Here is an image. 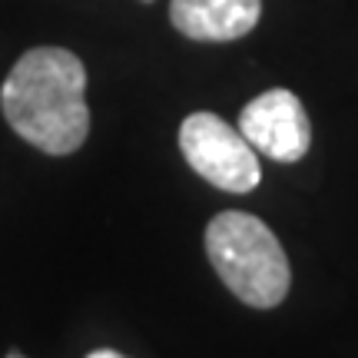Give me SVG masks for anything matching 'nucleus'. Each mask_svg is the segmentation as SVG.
I'll return each instance as SVG.
<instances>
[{
  "label": "nucleus",
  "mask_w": 358,
  "mask_h": 358,
  "mask_svg": "<svg viewBox=\"0 0 358 358\" xmlns=\"http://www.w3.org/2000/svg\"><path fill=\"white\" fill-rule=\"evenodd\" d=\"M239 133L256 153L275 163H299L312 146V127L302 100L292 90H266L239 113Z\"/></svg>",
  "instance_id": "nucleus-4"
},
{
  "label": "nucleus",
  "mask_w": 358,
  "mask_h": 358,
  "mask_svg": "<svg viewBox=\"0 0 358 358\" xmlns=\"http://www.w3.org/2000/svg\"><path fill=\"white\" fill-rule=\"evenodd\" d=\"M0 110L13 133L40 153H77L90 133L87 66L64 47H34L3 80Z\"/></svg>",
  "instance_id": "nucleus-1"
},
{
  "label": "nucleus",
  "mask_w": 358,
  "mask_h": 358,
  "mask_svg": "<svg viewBox=\"0 0 358 358\" xmlns=\"http://www.w3.org/2000/svg\"><path fill=\"white\" fill-rule=\"evenodd\" d=\"M262 17V0H169V20L196 43L245 37Z\"/></svg>",
  "instance_id": "nucleus-5"
},
{
  "label": "nucleus",
  "mask_w": 358,
  "mask_h": 358,
  "mask_svg": "<svg viewBox=\"0 0 358 358\" xmlns=\"http://www.w3.org/2000/svg\"><path fill=\"white\" fill-rule=\"evenodd\" d=\"M179 150L206 182L226 192H252L262 179L256 150L216 113H192L179 127Z\"/></svg>",
  "instance_id": "nucleus-3"
},
{
  "label": "nucleus",
  "mask_w": 358,
  "mask_h": 358,
  "mask_svg": "<svg viewBox=\"0 0 358 358\" xmlns=\"http://www.w3.org/2000/svg\"><path fill=\"white\" fill-rule=\"evenodd\" d=\"M7 358H27V355H20V352H10V355H7Z\"/></svg>",
  "instance_id": "nucleus-7"
},
{
  "label": "nucleus",
  "mask_w": 358,
  "mask_h": 358,
  "mask_svg": "<svg viewBox=\"0 0 358 358\" xmlns=\"http://www.w3.org/2000/svg\"><path fill=\"white\" fill-rule=\"evenodd\" d=\"M140 3H153V0H140Z\"/></svg>",
  "instance_id": "nucleus-8"
},
{
  "label": "nucleus",
  "mask_w": 358,
  "mask_h": 358,
  "mask_svg": "<svg viewBox=\"0 0 358 358\" xmlns=\"http://www.w3.org/2000/svg\"><path fill=\"white\" fill-rule=\"evenodd\" d=\"M87 358H127V355H120V352H113V348H96V352H90Z\"/></svg>",
  "instance_id": "nucleus-6"
},
{
  "label": "nucleus",
  "mask_w": 358,
  "mask_h": 358,
  "mask_svg": "<svg viewBox=\"0 0 358 358\" xmlns=\"http://www.w3.org/2000/svg\"><path fill=\"white\" fill-rule=\"evenodd\" d=\"M206 256L239 302L252 308H275L289 295L292 268L285 249L259 216L219 213L206 226Z\"/></svg>",
  "instance_id": "nucleus-2"
}]
</instances>
